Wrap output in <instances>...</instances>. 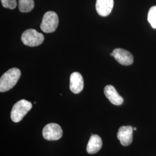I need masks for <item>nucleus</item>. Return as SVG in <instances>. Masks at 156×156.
<instances>
[{
    "instance_id": "nucleus-1",
    "label": "nucleus",
    "mask_w": 156,
    "mask_h": 156,
    "mask_svg": "<svg viewBox=\"0 0 156 156\" xmlns=\"http://www.w3.org/2000/svg\"><path fill=\"white\" fill-rule=\"evenodd\" d=\"M20 76L21 71L17 68H13L7 71L0 79V91L5 92L12 89Z\"/></svg>"
},
{
    "instance_id": "nucleus-2",
    "label": "nucleus",
    "mask_w": 156,
    "mask_h": 156,
    "mask_svg": "<svg viewBox=\"0 0 156 156\" xmlns=\"http://www.w3.org/2000/svg\"><path fill=\"white\" fill-rule=\"evenodd\" d=\"M32 104L26 100H21L17 102L12 109L11 117L15 123L20 122L28 112L32 108Z\"/></svg>"
},
{
    "instance_id": "nucleus-3",
    "label": "nucleus",
    "mask_w": 156,
    "mask_h": 156,
    "mask_svg": "<svg viewBox=\"0 0 156 156\" xmlns=\"http://www.w3.org/2000/svg\"><path fill=\"white\" fill-rule=\"evenodd\" d=\"M58 25V17L56 12H46L41 24V29L46 33H51L56 31Z\"/></svg>"
},
{
    "instance_id": "nucleus-4",
    "label": "nucleus",
    "mask_w": 156,
    "mask_h": 156,
    "mask_svg": "<svg viewBox=\"0 0 156 156\" xmlns=\"http://www.w3.org/2000/svg\"><path fill=\"white\" fill-rule=\"evenodd\" d=\"M21 39L24 45L34 47L42 44L44 41V36L34 29H28L23 32Z\"/></svg>"
},
{
    "instance_id": "nucleus-5",
    "label": "nucleus",
    "mask_w": 156,
    "mask_h": 156,
    "mask_svg": "<svg viewBox=\"0 0 156 156\" xmlns=\"http://www.w3.org/2000/svg\"><path fill=\"white\" fill-rule=\"evenodd\" d=\"M44 139L48 140H60L62 136V130L61 127L56 123H49L46 125L42 131Z\"/></svg>"
},
{
    "instance_id": "nucleus-6",
    "label": "nucleus",
    "mask_w": 156,
    "mask_h": 156,
    "mask_svg": "<svg viewBox=\"0 0 156 156\" xmlns=\"http://www.w3.org/2000/svg\"><path fill=\"white\" fill-rule=\"evenodd\" d=\"M113 54L116 60L123 66H130L133 63V56L127 50L116 48L113 51Z\"/></svg>"
},
{
    "instance_id": "nucleus-7",
    "label": "nucleus",
    "mask_w": 156,
    "mask_h": 156,
    "mask_svg": "<svg viewBox=\"0 0 156 156\" xmlns=\"http://www.w3.org/2000/svg\"><path fill=\"white\" fill-rule=\"evenodd\" d=\"M133 128L130 126H122L119 129L117 133V139L124 146L130 145L133 140Z\"/></svg>"
},
{
    "instance_id": "nucleus-8",
    "label": "nucleus",
    "mask_w": 156,
    "mask_h": 156,
    "mask_svg": "<svg viewBox=\"0 0 156 156\" xmlns=\"http://www.w3.org/2000/svg\"><path fill=\"white\" fill-rule=\"evenodd\" d=\"M113 5V0H97L95 8L99 15L105 17L111 13Z\"/></svg>"
},
{
    "instance_id": "nucleus-9",
    "label": "nucleus",
    "mask_w": 156,
    "mask_h": 156,
    "mask_svg": "<svg viewBox=\"0 0 156 156\" xmlns=\"http://www.w3.org/2000/svg\"><path fill=\"white\" fill-rule=\"evenodd\" d=\"M83 87V79L82 75L78 72L73 73L70 76L71 91L75 94H78L82 91Z\"/></svg>"
},
{
    "instance_id": "nucleus-10",
    "label": "nucleus",
    "mask_w": 156,
    "mask_h": 156,
    "mask_svg": "<svg viewBox=\"0 0 156 156\" xmlns=\"http://www.w3.org/2000/svg\"><path fill=\"white\" fill-rule=\"evenodd\" d=\"M104 94L112 104L121 105L124 102L123 98L119 94L116 90L112 85H107L104 88Z\"/></svg>"
},
{
    "instance_id": "nucleus-11",
    "label": "nucleus",
    "mask_w": 156,
    "mask_h": 156,
    "mask_svg": "<svg viewBox=\"0 0 156 156\" xmlns=\"http://www.w3.org/2000/svg\"><path fill=\"white\" fill-rule=\"evenodd\" d=\"M102 146V141L98 135H92L90 138L86 150L89 154H93L100 151Z\"/></svg>"
},
{
    "instance_id": "nucleus-12",
    "label": "nucleus",
    "mask_w": 156,
    "mask_h": 156,
    "mask_svg": "<svg viewBox=\"0 0 156 156\" xmlns=\"http://www.w3.org/2000/svg\"><path fill=\"white\" fill-rule=\"evenodd\" d=\"M34 7V0H19V9L23 13L31 11Z\"/></svg>"
},
{
    "instance_id": "nucleus-13",
    "label": "nucleus",
    "mask_w": 156,
    "mask_h": 156,
    "mask_svg": "<svg viewBox=\"0 0 156 156\" xmlns=\"http://www.w3.org/2000/svg\"><path fill=\"white\" fill-rule=\"evenodd\" d=\"M148 22L153 28H156V6L151 7L147 16Z\"/></svg>"
},
{
    "instance_id": "nucleus-14",
    "label": "nucleus",
    "mask_w": 156,
    "mask_h": 156,
    "mask_svg": "<svg viewBox=\"0 0 156 156\" xmlns=\"http://www.w3.org/2000/svg\"><path fill=\"white\" fill-rule=\"evenodd\" d=\"M2 6L10 9H15L17 5L16 0H1Z\"/></svg>"
},
{
    "instance_id": "nucleus-15",
    "label": "nucleus",
    "mask_w": 156,
    "mask_h": 156,
    "mask_svg": "<svg viewBox=\"0 0 156 156\" xmlns=\"http://www.w3.org/2000/svg\"><path fill=\"white\" fill-rule=\"evenodd\" d=\"M110 56H113V52H112L110 53Z\"/></svg>"
},
{
    "instance_id": "nucleus-16",
    "label": "nucleus",
    "mask_w": 156,
    "mask_h": 156,
    "mask_svg": "<svg viewBox=\"0 0 156 156\" xmlns=\"http://www.w3.org/2000/svg\"><path fill=\"white\" fill-rule=\"evenodd\" d=\"M133 129H134V131H136V127H134Z\"/></svg>"
}]
</instances>
